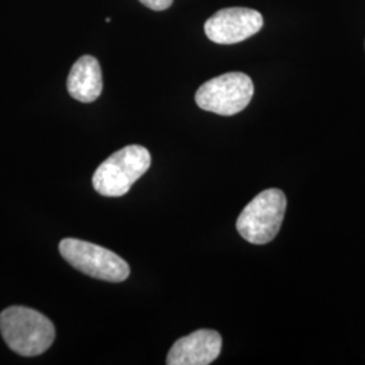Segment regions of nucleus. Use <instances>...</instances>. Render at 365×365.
<instances>
[{
  "label": "nucleus",
  "instance_id": "5",
  "mask_svg": "<svg viewBox=\"0 0 365 365\" xmlns=\"http://www.w3.org/2000/svg\"><path fill=\"white\" fill-rule=\"evenodd\" d=\"M255 93L253 81L248 75L230 72L206 81L196 91V105L218 115H235L250 103Z\"/></svg>",
  "mask_w": 365,
  "mask_h": 365
},
{
  "label": "nucleus",
  "instance_id": "4",
  "mask_svg": "<svg viewBox=\"0 0 365 365\" xmlns=\"http://www.w3.org/2000/svg\"><path fill=\"white\" fill-rule=\"evenodd\" d=\"M60 253L73 268L93 279L119 283L130 274V267L117 253L78 238H64Z\"/></svg>",
  "mask_w": 365,
  "mask_h": 365
},
{
  "label": "nucleus",
  "instance_id": "7",
  "mask_svg": "<svg viewBox=\"0 0 365 365\" xmlns=\"http://www.w3.org/2000/svg\"><path fill=\"white\" fill-rule=\"evenodd\" d=\"M221 334L202 329L178 339L167 356L168 365L211 364L221 353Z\"/></svg>",
  "mask_w": 365,
  "mask_h": 365
},
{
  "label": "nucleus",
  "instance_id": "8",
  "mask_svg": "<svg viewBox=\"0 0 365 365\" xmlns=\"http://www.w3.org/2000/svg\"><path fill=\"white\" fill-rule=\"evenodd\" d=\"M66 87L69 95L81 103L95 102L103 90L99 61L92 56H83L73 64Z\"/></svg>",
  "mask_w": 365,
  "mask_h": 365
},
{
  "label": "nucleus",
  "instance_id": "2",
  "mask_svg": "<svg viewBox=\"0 0 365 365\" xmlns=\"http://www.w3.org/2000/svg\"><path fill=\"white\" fill-rule=\"evenodd\" d=\"M152 157L141 145H129L103 161L95 170L92 184L96 192L107 197H119L130 191L131 185L149 170Z\"/></svg>",
  "mask_w": 365,
  "mask_h": 365
},
{
  "label": "nucleus",
  "instance_id": "9",
  "mask_svg": "<svg viewBox=\"0 0 365 365\" xmlns=\"http://www.w3.org/2000/svg\"><path fill=\"white\" fill-rule=\"evenodd\" d=\"M148 9L153 11H164L170 9L173 0H140Z\"/></svg>",
  "mask_w": 365,
  "mask_h": 365
},
{
  "label": "nucleus",
  "instance_id": "3",
  "mask_svg": "<svg viewBox=\"0 0 365 365\" xmlns=\"http://www.w3.org/2000/svg\"><path fill=\"white\" fill-rule=\"evenodd\" d=\"M287 207V199L277 188L256 196L237 220V230L250 244H268L279 233Z\"/></svg>",
  "mask_w": 365,
  "mask_h": 365
},
{
  "label": "nucleus",
  "instance_id": "1",
  "mask_svg": "<svg viewBox=\"0 0 365 365\" xmlns=\"http://www.w3.org/2000/svg\"><path fill=\"white\" fill-rule=\"evenodd\" d=\"M0 333L13 352L25 357L46 352L56 339L52 321L24 306H13L0 313Z\"/></svg>",
  "mask_w": 365,
  "mask_h": 365
},
{
  "label": "nucleus",
  "instance_id": "6",
  "mask_svg": "<svg viewBox=\"0 0 365 365\" xmlns=\"http://www.w3.org/2000/svg\"><path fill=\"white\" fill-rule=\"evenodd\" d=\"M264 26L262 15L245 7L223 9L205 24L207 38L220 45H233L250 38Z\"/></svg>",
  "mask_w": 365,
  "mask_h": 365
}]
</instances>
